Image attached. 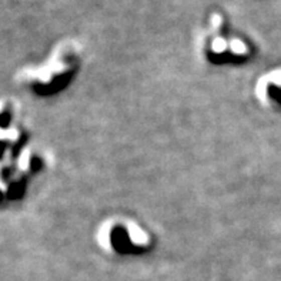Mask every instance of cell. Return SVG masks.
Listing matches in <instances>:
<instances>
[{"mask_svg":"<svg viewBox=\"0 0 281 281\" xmlns=\"http://www.w3.org/2000/svg\"><path fill=\"white\" fill-rule=\"evenodd\" d=\"M100 245L110 253H145L153 244L150 233L143 226L128 218H111L103 223L97 236Z\"/></svg>","mask_w":281,"mask_h":281,"instance_id":"cell-2","label":"cell"},{"mask_svg":"<svg viewBox=\"0 0 281 281\" xmlns=\"http://www.w3.org/2000/svg\"><path fill=\"white\" fill-rule=\"evenodd\" d=\"M200 52L213 64L244 63L254 55V46L231 28L228 19L214 12L200 35Z\"/></svg>","mask_w":281,"mask_h":281,"instance_id":"cell-1","label":"cell"}]
</instances>
